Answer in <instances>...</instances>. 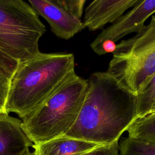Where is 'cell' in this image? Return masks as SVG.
<instances>
[{
  "instance_id": "cell-1",
  "label": "cell",
  "mask_w": 155,
  "mask_h": 155,
  "mask_svg": "<svg viewBox=\"0 0 155 155\" xmlns=\"http://www.w3.org/2000/svg\"><path fill=\"white\" fill-rule=\"evenodd\" d=\"M84 103L65 136L108 145L119 141L137 119V95L107 71L92 73Z\"/></svg>"
},
{
  "instance_id": "cell-2",
  "label": "cell",
  "mask_w": 155,
  "mask_h": 155,
  "mask_svg": "<svg viewBox=\"0 0 155 155\" xmlns=\"http://www.w3.org/2000/svg\"><path fill=\"white\" fill-rule=\"evenodd\" d=\"M71 53H44L19 62L10 87L6 113L21 119L42 104L76 73Z\"/></svg>"
},
{
  "instance_id": "cell-3",
  "label": "cell",
  "mask_w": 155,
  "mask_h": 155,
  "mask_svg": "<svg viewBox=\"0 0 155 155\" xmlns=\"http://www.w3.org/2000/svg\"><path fill=\"white\" fill-rule=\"evenodd\" d=\"M87 88V80L75 74L42 104L22 119L21 126L34 144L64 136L76 120Z\"/></svg>"
},
{
  "instance_id": "cell-4",
  "label": "cell",
  "mask_w": 155,
  "mask_h": 155,
  "mask_svg": "<svg viewBox=\"0 0 155 155\" xmlns=\"http://www.w3.org/2000/svg\"><path fill=\"white\" fill-rule=\"evenodd\" d=\"M107 72L135 94L155 74V15L134 36L116 45Z\"/></svg>"
},
{
  "instance_id": "cell-5",
  "label": "cell",
  "mask_w": 155,
  "mask_h": 155,
  "mask_svg": "<svg viewBox=\"0 0 155 155\" xmlns=\"http://www.w3.org/2000/svg\"><path fill=\"white\" fill-rule=\"evenodd\" d=\"M45 30L28 2L0 0V50L7 56L18 62L35 56Z\"/></svg>"
},
{
  "instance_id": "cell-6",
  "label": "cell",
  "mask_w": 155,
  "mask_h": 155,
  "mask_svg": "<svg viewBox=\"0 0 155 155\" xmlns=\"http://www.w3.org/2000/svg\"><path fill=\"white\" fill-rule=\"evenodd\" d=\"M154 13L155 0H140L128 12L103 29L91 43V48L93 50L104 42L116 43L128 34L138 33L145 25L146 20Z\"/></svg>"
},
{
  "instance_id": "cell-7",
  "label": "cell",
  "mask_w": 155,
  "mask_h": 155,
  "mask_svg": "<svg viewBox=\"0 0 155 155\" xmlns=\"http://www.w3.org/2000/svg\"><path fill=\"white\" fill-rule=\"evenodd\" d=\"M28 2L59 38L68 40L84 29L82 21L72 15L64 0H29Z\"/></svg>"
},
{
  "instance_id": "cell-8",
  "label": "cell",
  "mask_w": 155,
  "mask_h": 155,
  "mask_svg": "<svg viewBox=\"0 0 155 155\" xmlns=\"http://www.w3.org/2000/svg\"><path fill=\"white\" fill-rule=\"evenodd\" d=\"M140 0H96L85 10L82 25L90 31L101 30L108 23H114L128 9L133 8Z\"/></svg>"
},
{
  "instance_id": "cell-9",
  "label": "cell",
  "mask_w": 155,
  "mask_h": 155,
  "mask_svg": "<svg viewBox=\"0 0 155 155\" xmlns=\"http://www.w3.org/2000/svg\"><path fill=\"white\" fill-rule=\"evenodd\" d=\"M22 120L0 114V155H29L33 143L22 130Z\"/></svg>"
},
{
  "instance_id": "cell-10",
  "label": "cell",
  "mask_w": 155,
  "mask_h": 155,
  "mask_svg": "<svg viewBox=\"0 0 155 155\" xmlns=\"http://www.w3.org/2000/svg\"><path fill=\"white\" fill-rule=\"evenodd\" d=\"M100 145L65 136L33 144L34 155H83Z\"/></svg>"
},
{
  "instance_id": "cell-11",
  "label": "cell",
  "mask_w": 155,
  "mask_h": 155,
  "mask_svg": "<svg viewBox=\"0 0 155 155\" xmlns=\"http://www.w3.org/2000/svg\"><path fill=\"white\" fill-rule=\"evenodd\" d=\"M127 131L129 137L155 145V112L137 118Z\"/></svg>"
},
{
  "instance_id": "cell-12",
  "label": "cell",
  "mask_w": 155,
  "mask_h": 155,
  "mask_svg": "<svg viewBox=\"0 0 155 155\" xmlns=\"http://www.w3.org/2000/svg\"><path fill=\"white\" fill-rule=\"evenodd\" d=\"M119 155H155V145L129 137L119 142Z\"/></svg>"
},
{
  "instance_id": "cell-13",
  "label": "cell",
  "mask_w": 155,
  "mask_h": 155,
  "mask_svg": "<svg viewBox=\"0 0 155 155\" xmlns=\"http://www.w3.org/2000/svg\"><path fill=\"white\" fill-rule=\"evenodd\" d=\"M155 102V74L137 94V118L148 114Z\"/></svg>"
},
{
  "instance_id": "cell-14",
  "label": "cell",
  "mask_w": 155,
  "mask_h": 155,
  "mask_svg": "<svg viewBox=\"0 0 155 155\" xmlns=\"http://www.w3.org/2000/svg\"><path fill=\"white\" fill-rule=\"evenodd\" d=\"M13 74L0 68V114H7L6 104Z\"/></svg>"
},
{
  "instance_id": "cell-15",
  "label": "cell",
  "mask_w": 155,
  "mask_h": 155,
  "mask_svg": "<svg viewBox=\"0 0 155 155\" xmlns=\"http://www.w3.org/2000/svg\"><path fill=\"white\" fill-rule=\"evenodd\" d=\"M83 155H119V141L108 145H100Z\"/></svg>"
},
{
  "instance_id": "cell-16",
  "label": "cell",
  "mask_w": 155,
  "mask_h": 155,
  "mask_svg": "<svg viewBox=\"0 0 155 155\" xmlns=\"http://www.w3.org/2000/svg\"><path fill=\"white\" fill-rule=\"evenodd\" d=\"M18 64V62L11 58L0 50V68L13 74Z\"/></svg>"
},
{
  "instance_id": "cell-17",
  "label": "cell",
  "mask_w": 155,
  "mask_h": 155,
  "mask_svg": "<svg viewBox=\"0 0 155 155\" xmlns=\"http://www.w3.org/2000/svg\"><path fill=\"white\" fill-rule=\"evenodd\" d=\"M154 112H155V102H154V104L153 105V107H152V108H151V111H150V112L149 113H154Z\"/></svg>"
},
{
  "instance_id": "cell-18",
  "label": "cell",
  "mask_w": 155,
  "mask_h": 155,
  "mask_svg": "<svg viewBox=\"0 0 155 155\" xmlns=\"http://www.w3.org/2000/svg\"><path fill=\"white\" fill-rule=\"evenodd\" d=\"M29 155H34V154H33V153H30V154H29Z\"/></svg>"
}]
</instances>
